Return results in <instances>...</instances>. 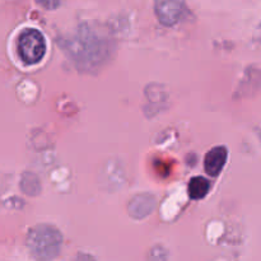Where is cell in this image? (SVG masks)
Instances as JSON below:
<instances>
[{
  "label": "cell",
  "instance_id": "cell-1",
  "mask_svg": "<svg viewBox=\"0 0 261 261\" xmlns=\"http://www.w3.org/2000/svg\"><path fill=\"white\" fill-rule=\"evenodd\" d=\"M28 249L37 261H51L61 249V234L51 226H38L28 234Z\"/></svg>",
  "mask_w": 261,
  "mask_h": 261
},
{
  "label": "cell",
  "instance_id": "cell-2",
  "mask_svg": "<svg viewBox=\"0 0 261 261\" xmlns=\"http://www.w3.org/2000/svg\"><path fill=\"white\" fill-rule=\"evenodd\" d=\"M19 55L25 64H37L46 54V41L42 33L35 28L23 31L18 41Z\"/></svg>",
  "mask_w": 261,
  "mask_h": 261
},
{
  "label": "cell",
  "instance_id": "cell-3",
  "mask_svg": "<svg viewBox=\"0 0 261 261\" xmlns=\"http://www.w3.org/2000/svg\"><path fill=\"white\" fill-rule=\"evenodd\" d=\"M154 10L161 23L173 25L184 13V0H155Z\"/></svg>",
  "mask_w": 261,
  "mask_h": 261
},
{
  "label": "cell",
  "instance_id": "cell-4",
  "mask_svg": "<svg viewBox=\"0 0 261 261\" xmlns=\"http://www.w3.org/2000/svg\"><path fill=\"white\" fill-rule=\"evenodd\" d=\"M227 160V149L224 147L213 148L211 152H208L205 157V171L211 176H217L221 173L222 168L224 167V163Z\"/></svg>",
  "mask_w": 261,
  "mask_h": 261
},
{
  "label": "cell",
  "instance_id": "cell-5",
  "mask_svg": "<svg viewBox=\"0 0 261 261\" xmlns=\"http://www.w3.org/2000/svg\"><path fill=\"white\" fill-rule=\"evenodd\" d=\"M209 189H211V184L201 176L191 178L190 184H189V194H190L191 199H195V200L203 199L209 193Z\"/></svg>",
  "mask_w": 261,
  "mask_h": 261
},
{
  "label": "cell",
  "instance_id": "cell-6",
  "mask_svg": "<svg viewBox=\"0 0 261 261\" xmlns=\"http://www.w3.org/2000/svg\"><path fill=\"white\" fill-rule=\"evenodd\" d=\"M61 2L63 0H40V3L46 9H56L58 7H60Z\"/></svg>",
  "mask_w": 261,
  "mask_h": 261
}]
</instances>
